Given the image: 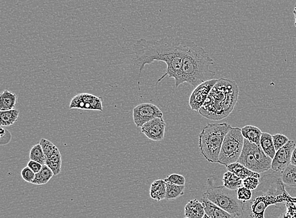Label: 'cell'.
Wrapping results in <instances>:
<instances>
[{
    "label": "cell",
    "instance_id": "obj_1",
    "mask_svg": "<svg viewBox=\"0 0 296 218\" xmlns=\"http://www.w3.org/2000/svg\"><path fill=\"white\" fill-rule=\"evenodd\" d=\"M190 39L166 36L159 39H139L133 46L132 61L139 67L138 86L140 90L141 72L145 66L154 61L166 63V73L158 79L159 84L167 76L174 78L176 88L181 84L182 66Z\"/></svg>",
    "mask_w": 296,
    "mask_h": 218
},
{
    "label": "cell",
    "instance_id": "obj_2",
    "mask_svg": "<svg viewBox=\"0 0 296 218\" xmlns=\"http://www.w3.org/2000/svg\"><path fill=\"white\" fill-rule=\"evenodd\" d=\"M280 173L273 171L260 178V185L253 190L251 200L243 202L242 215L238 218H265L268 207H279L287 201H296L285 190Z\"/></svg>",
    "mask_w": 296,
    "mask_h": 218
},
{
    "label": "cell",
    "instance_id": "obj_3",
    "mask_svg": "<svg viewBox=\"0 0 296 218\" xmlns=\"http://www.w3.org/2000/svg\"><path fill=\"white\" fill-rule=\"evenodd\" d=\"M238 97L239 88L236 83L228 78H220L198 112L202 117L209 119L221 120L233 111Z\"/></svg>",
    "mask_w": 296,
    "mask_h": 218
},
{
    "label": "cell",
    "instance_id": "obj_4",
    "mask_svg": "<svg viewBox=\"0 0 296 218\" xmlns=\"http://www.w3.org/2000/svg\"><path fill=\"white\" fill-rule=\"evenodd\" d=\"M213 64L214 61L208 52L190 40L182 66L181 84L187 83L194 88L207 80L213 79L216 73L210 69V66Z\"/></svg>",
    "mask_w": 296,
    "mask_h": 218
},
{
    "label": "cell",
    "instance_id": "obj_5",
    "mask_svg": "<svg viewBox=\"0 0 296 218\" xmlns=\"http://www.w3.org/2000/svg\"><path fill=\"white\" fill-rule=\"evenodd\" d=\"M232 128L224 123H208L200 133L198 147L205 159L211 164H218V160L224 137Z\"/></svg>",
    "mask_w": 296,
    "mask_h": 218
},
{
    "label": "cell",
    "instance_id": "obj_6",
    "mask_svg": "<svg viewBox=\"0 0 296 218\" xmlns=\"http://www.w3.org/2000/svg\"><path fill=\"white\" fill-rule=\"evenodd\" d=\"M206 185V191L203 196L231 215L241 217L243 202L238 200L236 190L227 189L224 185H215L212 178L207 179Z\"/></svg>",
    "mask_w": 296,
    "mask_h": 218
},
{
    "label": "cell",
    "instance_id": "obj_7",
    "mask_svg": "<svg viewBox=\"0 0 296 218\" xmlns=\"http://www.w3.org/2000/svg\"><path fill=\"white\" fill-rule=\"evenodd\" d=\"M244 140L242 129L232 127L224 137L218 164L226 167L238 162L242 153Z\"/></svg>",
    "mask_w": 296,
    "mask_h": 218
},
{
    "label": "cell",
    "instance_id": "obj_8",
    "mask_svg": "<svg viewBox=\"0 0 296 218\" xmlns=\"http://www.w3.org/2000/svg\"><path fill=\"white\" fill-rule=\"evenodd\" d=\"M133 118L137 128H141L147 122L156 118H163L159 108L151 103H143L133 110Z\"/></svg>",
    "mask_w": 296,
    "mask_h": 218
},
{
    "label": "cell",
    "instance_id": "obj_9",
    "mask_svg": "<svg viewBox=\"0 0 296 218\" xmlns=\"http://www.w3.org/2000/svg\"><path fill=\"white\" fill-rule=\"evenodd\" d=\"M219 79L207 80L194 88L190 97L189 105L192 110L194 111H199L204 105L209 94Z\"/></svg>",
    "mask_w": 296,
    "mask_h": 218
},
{
    "label": "cell",
    "instance_id": "obj_10",
    "mask_svg": "<svg viewBox=\"0 0 296 218\" xmlns=\"http://www.w3.org/2000/svg\"><path fill=\"white\" fill-rule=\"evenodd\" d=\"M70 109L103 111L102 99L90 94H80L73 97Z\"/></svg>",
    "mask_w": 296,
    "mask_h": 218
},
{
    "label": "cell",
    "instance_id": "obj_11",
    "mask_svg": "<svg viewBox=\"0 0 296 218\" xmlns=\"http://www.w3.org/2000/svg\"><path fill=\"white\" fill-rule=\"evenodd\" d=\"M296 147L295 141L289 140L284 147L276 151L272 159L271 169L276 172L282 173L291 164L292 154Z\"/></svg>",
    "mask_w": 296,
    "mask_h": 218
},
{
    "label": "cell",
    "instance_id": "obj_12",
    "mask_svg": "<svg viewBox=\"0 0 296 218\" xmlns=\"http://www.w3.org/2000/svg\"><path fill=\"white\" fill-rule=\"evenodd\" d=\"M166 128L163 118H156L143 125L141 132L152 141H161L164 138Z\"/></svg>",
    "mask_w": 296,
    "mask_h": 218
},
{
    "label": "cell",
    "instance_id": "obj_13",
    "mask_svg": "<svg viewBox=\"0 0 296 218\" xmlns=\"http://www.w3.org/2000/svg\"><path fill=\"white\" fill-rule=\"evenodd\" d=\"M238 162L254 172L264 173L263 169L254 155L251 148L250 141L246 139H244L242 153Z\"/></svg>",
    "mask_w": 296,
    "mask_h": 218
},
{
    "label": "cell",
    "instance_id": "obj_14",
    "mask_svg": "<svg viewBox=\"0 0 296 218\" xmlns=\"http://www.w3.org/2000/svg\"><path fill=\"white\" fill-rule=\"evenodd\" d=\"M202 200L206 214L210 218H238L217 206L205 196L202 197Z\"/></svg>",
    "mask_w": 296,
    "mask_h": 218
},
{
    "label": "cell",
    "instance_id": "obj_15",
    "mask_svg": "<svg viewBox=\"0 0 296 218\" xmlns=\"http://www.w3.org/2000/svg\"><path fill=\"white\" fill-rule=\"evenodd\" d=\"M206 215L203 203L197 200L190 201L185 207V216L188 218H202Z\"/></svg>",
    "mask_w": 296,
    "mask_h": 218
},
{
    "label": "cell",
    "instance_id": "obj_16",
    "mask_svg": "<svg viewBox=\"0 0 296 218\" xmlns=\"http://www.w3.org/2000/svg\"><path fill=\"white\" fill-rule=\"evenodd\" d=\"M226 168L230 172L234 173L237 176L243 180L247 179V178L253 177L260 179L261 175L260 173L254 172V171L249 170L245 167L244 165L241 164L240 163L236 162L234 164H230L226 166Z\"/></svg>",
    "mask_w": 296,
    "mask_h": 218
},
{
    "label": "cell",
    "instance_id": "obj_17",
    "mask_svg": "<svg viewBox=\"0 0 296 218\" xmlns=\"http://www.w3.org/2000/svg\"><path fill=\"white\" fill-rule=\"evenodd\" d=\"M150 196L152 200L160 201L166 200V183L163 179L156 180L151 184Z\"/></svg>",
    "mask_w": 296,
    "mask_h": 218
},
{
    "label": "cell",
    "instance_id": "obj_18",
    "mask_svg": "<svg viewBox=\"0 0 296 218\" xmlns=\"http://www.w3.org/2000/svg\"><path fill=\"white\" fill-rule=\"evenodd\" d=\"M17 101L16 94L7 90L3 91L0 95V111H9L14 109Z\"/></svg>",
    "mask_w": 296,
    "mask_h": 218
},
{
    "label": "cell",
    "instance_id": "obj_19",
    "mask_svg": "<svg viewBox=\"0 0 296 218\" xmlns=\"http://www.w3.org/2000/svg\"><path fill=\"white\" fill-rule=\"evenodd\" d=\"M242 133L244 139L260 146V139L262 135L261 131L257 127L248 125L242 128Z\"/></svg>",
    "mask_w": 296,
    "mask_h": 218
},
{
    "label": "cell",
    "instance_id": "obj_20",
    "mask_svg": "<svg viewBox=\"0 0 296 218\" xmlns=\"http://www.w3.org/2000/svg\"><path fill=\"white\" fill-rule=\"evenodd\" d=\"M61 155L58 148L50 155L46 156V165L52 171L54 175L60 174L61 170Z\"/></svg>",
    "mask_w": 296,
    "mask_h": 218
},
{
    "label": "cell",
    "instance_id": "obj_21",
    "mask_svg": "<svg viewBox=\"0 0 296 218\" xmlns=\"http://www.w3.org/2000/svg\"><path fill=\"white\" fill-rule=\"evenodd\" d=\"M260 147L266 155L269 156L272 159L274 158L276 153V148L273 141L272 135L268 133H262L261 139H260Z\"/></svg>",
    "mask_w": 296,
    "mask_h": 218
},
{
    "label": "cell",
    "instance_id": "obj_22",
    "mask_svg": "<svg viewBox=\"0 0 296 218\" xmlns=\"http://www.w3.org/2000/svg\"><path fill=\"white\" fill-rule=\"evenodd\" d=\"M281 179L285 185L296 187V165L289 164L281 173Z\"/></svg>",
    "mask_w": 296,
    "mask_h": 218
},
{
    "label": "cell",
    "instance_id": "obj_23",
    "mask_svg": "<svg viewBox=\"0 0 296 218\" xmlns=\"http://www.w3.org/2000/svg\"><path fill=\"white\" fill-rule=\"evenodd\" d=\"M223 182L224 187L230 190H237L243 186V180L229 171L224 173Z\"/></svg>",
    "mask_w": 296,
    "mask_h": 218
},
{
    "label": "cell",
    "instance_id": "obj_24",
    "mask_svg": "<svg viewBox=\"0 0 296 218\" xmlns=\"http://www.w3.org/2000/svg\"><path fill=\"white\" fill-rule=\"evenodd\" d=\"M20 111L18 109L0 111V125L1 126H10L16 123L18 119Z\"/></svg>",
    "mask_w": 296,
    "mask_h": 218
},
{
    "label": "cell",
    "instance_id": "obj_25",
    "mask_svg": "<svg viewBox=\"0 0 296 218\" xmlns=\"http://www.w3.org/2000/svg\"><path fill=\"white\" fill-rule=\"evenodd\" d=\"M54 173L46 165H43L41 170L35 173V180L33 182V184L35 185H45L51 179L53 176Z\"/></svg>",
    "mask_w": 296,
    "mask_h": 218
},
{
    "label": "cell",
    "instance_id": "obj_26",
    "mask_svg": "<svg viewBox=\"0 0 296 218\" xmlns=\"http://www.w3.org/2000/svg\"><path fill=\"white\" fill-rule=\"evenodd\" d=\"M185 186L166 183V200H174L185 194Z\"/></svg>",
    "mask_w": 296,
    "mask_h": 218
},
{
    "label": "cell",
    "instance_id": "obj_27",
    "mask_svg": "<svg viewBox=\"0 0 296 218\" xmlns=\"http://www.w3.org/2000/svg\"><path fill=\"white\" fill-rule=\"evenodd\" d=\"M29 157L31 160L35 161L42 165H46V156L40 143L31 148Z\"/></svg>",
    "mask_w": 296,
    "mask_h": 218
},
{
    "label": "cell",
    "instance_id": "obj_28",
    "mask_svg": "<svg viewBox=\"0 0 296 218\" xmlns=\"http://www.w3.org/2000/svg\"><path fill=\"white\" fill-rule=\"evenodd\" d=\"M272 138L276 151L280 149V148L284 147L290 140L288 138V137L282 134H275L272 135Z\"/></svg>",
    "mask_w": 296,
    "mask_h": 218
},
{
    "label": "cell",
    "instance_id": "obj_29",
    "mask_svg": "<svg viewBox=\"0 0 296 218\" xmlns=\"http://www.w3.org/2000/svg\"><path fill=\"white\" fill-rule=\"evenodd\" d=\"M237 197L242 202H246L252 198L253 191L243 186L237 190Z\"/></svg>",
    "mask_w": 296,
    "mask_h": 218
},
{
    "label": "cell",
    "instance_id": "obj_30",
    "mask_svg": "<svg viewBox=\"0 0 296 218\" xmlns=\"http://www.w3.org/2000/svg\"><path fill=\"white\" fill-rule=\"evenodd\" d=\"M39 143L41 144L42 150H43L44 154H46V156L50 155L51 154H52L58 149V148L52 142L46 139L42 138Z\"/></svg>",
    "mask_w": 296,
    "mask_h": 218
},
{
    "label": "cell",
    "instance_id": "obj_31",
    "mask_svg": "<svg viewBox=\"0 0 296 218\" xmlns=\"http://www.w3.org/2000/svg\"><path fill=\"white\" fill-rule=\"evenodd\" d=\"M164 180L166 183L175 184V185H185L186 184L185 177L177 173H173Z\"/></svg>",
    "mask_w": 296,
    "mask_h": 218
},
{
    "label": "cell",
    "instance_id": "obj_32",
    "mask_svg": "<svg viewBox=\"0 0 296 218\" xmlns=\"http://www.w3.org/2000/svg\"><path fill=\"white\" fill-rule=\"evenodd\" d=\"M243 185L244 187L249 190H255L257 189L260 185V179L258 178L250 177L243 180Z\"/></svg>",
    "mask_w": 296,
    "mask_h": 218
},
{
    "label": "cell",
    "instance_id": "obj_33",
    "mask_svg": "<svg viewBox=\"0 0 296 218\" xmlns=\"http://www.w3.org/2000/svg\"><path fill=\"white\" fill-rule=\"evenodd\" d=\"M21 176L25 182L32 184L35 179V173L29 167H26L21 171Z\"/></svg>",
    "mask_w": 296,
    "mask_h": 218
},
{
    "label": "cell",
    "instance_id": "obj_34",
    "mask_svg": "<svg viewBox=\"0 0 296 218\" xmlns=\"http://www.w3.org/2000/svg\"><path fill=\"white\" fill-rule=\"evenodd\" d=\"M286 211H285L290 218H296V201H287L285 204Z\"/></svg>",
    "mask_w": 296,
    "mask_h": 218
},
{
    "label": "cell",
    "instance_id": "obj_35",
    "mask_svg": "<svg viewBox=\"0 0 296 218\" xmlns=\"http://www.w3.org/2000/svg\"><path fill=\"white\" fill-rule=\"evenodd\" d=\"M0 132H1V145H7L11 141V133L7 130H4L2 127L0 128Z\"/></svg>",
    "mask_w": 296,
    "mask_h": 218
},
{
    "label": "cell",
    "instance_id": "obj_36",
    "mask_svg": "<svg viewBox=\"0 0 296 218\" xmlns=\"http://www.w3.org/2000/svg\"><path fill=\"white\" fill-rule=\"evenodd\" d=\"M27 167H29L35 173H37L41 170L43 165L35 162V161L31 160L29 161L28 164H27Z\"/></svg>",
    "mask_w": 296,
    "mask_h": 218
},
{
    "label": "cell",
    "instance_id": "obj_37",
    "mask_svg": "<svg viewBox=\"0 0 296 218\" xmlns=\"http://www.w3.org/2000/svg\"><path fill=\"white\" fill-rule=\"evenodd\" d=\"M292 165H296V147L294 150L293 154H292L291 162Z\"/></svg>",
    "mask_w": 296,
    "mask_h": 218
},
{
    "label": "cell",
    "instance_id": "obj_38",
    "mask_svg": "<svg viewBox=\"0 0 296 218\" xmlns=\"http://www.w3.org/2000/svg\"><path fill=\"white\" fill-rule=\"evenodd\" d=\"M278 218H290L288 217V215H287L286 213L284 212L282 214H281V215H280V217H279Z\"/></svg>",
    "mask_w": 296,
    "mask_h": 218
},
{
    "label": "cell",
    "instance_id": "obj_39",
    "mask_svg": "<svg viewBox=\"0 0 296 218\" xmlns=\"http://www.w3.org/2000/svg\"><path fill=\"white\" fill-rule=\"evenodd\" d=\"M293 14H294V15H295V26L296 27V4L295 5V10H294V11H293Z\"/></svg>",
    "mask_w": 296,
    "mask_h": 218
},
{
    "label": "cell",
    "instance_id": "obj_40",
    "mask_svg": "<svg viewBox=\"0 0 296 218\" xmlns=\"http://www.w3.org/2000/svg\"><path fill=\"white\" fill-rule=\"evenodd\" d=\"M202 218H210L209 217V216L206 215H206H204V217H203Z\"/></svg>",
    "mask_w": 296,
    "mask_h": 218
},
{
    "label": "cell",
    "instance_id": "obj_41",
    "mask_svg": "<svg viewBox=\"0 0 296 218\" xmlns=\"http://www.w3.org/2000/svg\"><path fill=\"white\" fill-rule=\"evenodd\" d=\"M186 218V217H185V218Z\"/></svg>",
    "mask_w": 296,
    "mask_h": 218
}]
</instances>
